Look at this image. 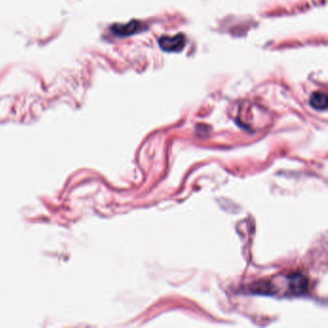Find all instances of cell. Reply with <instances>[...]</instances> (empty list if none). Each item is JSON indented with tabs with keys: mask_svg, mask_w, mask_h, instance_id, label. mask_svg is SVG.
Masks as SVG:
<instances>
[{
	"mask_svg": "<svg viewBox=\"0 0 328 328\" xmlns=\"http://www.w3.org/2000/svg\"><path fill=\"white\" fill-rule=\"evenodd\" d=\"M310 104L317 110H324L328 107V95L324 92H314L310 97Z\"/></svg>",
	"mask_w": 328,
	"mask_h": 328,
	"instance_id": "277c9868",
	"label": "cell"
},
{
	"mask_svg": "<svg viewBox=\"0 0 328 328\" xmlns=\"http://www.w3.org/2000/svg\"><path fill=\"white\" fill-rule=\"evenodd\" d=\"M290 291L294 294H300L305 292L307 281L306 278L300 274L290 276Z\"/></svg>",
	"mask_w": 328,
	"mask_h": 328,
	"instance_id": "7a4b0ae2",
	"label": "cell"
},
{
	"mask_svg": "<svg viewBox=\"0 0 328 328\" xmlns=\"http://www.w3.org/2000/svg\"><path fill=\"white\" fill-rule=\"evenodd\" d=\"M185 37L179 34L174 37H162L159 40V44L165 51L173 52L181 50L185 45Z\"/></svg>",
	"mask_w": 328,
	"mask_h": 328,
	"instance_id": "6da1fadb",
	"label": "cell"
},
{
	"mask_svg": "<svg viewBox=\"0 0 328 328\" xmlns=\"http://www.w3.org/2000/svg\"><path fill=\"white\" fill-rule=\"evenodd\" d=\"M138 25L139 24L137 22L131 21V22H129L127 24H115L114 26H112L111 30L116 35H119V36H128V35H131V34L135 33V31H137Z\"/></svg>",
	"mask_w": 328,
	"mask_h": 328,
	"instance_id": "3957f363",
	"label": "cell"
}]
</instances>
